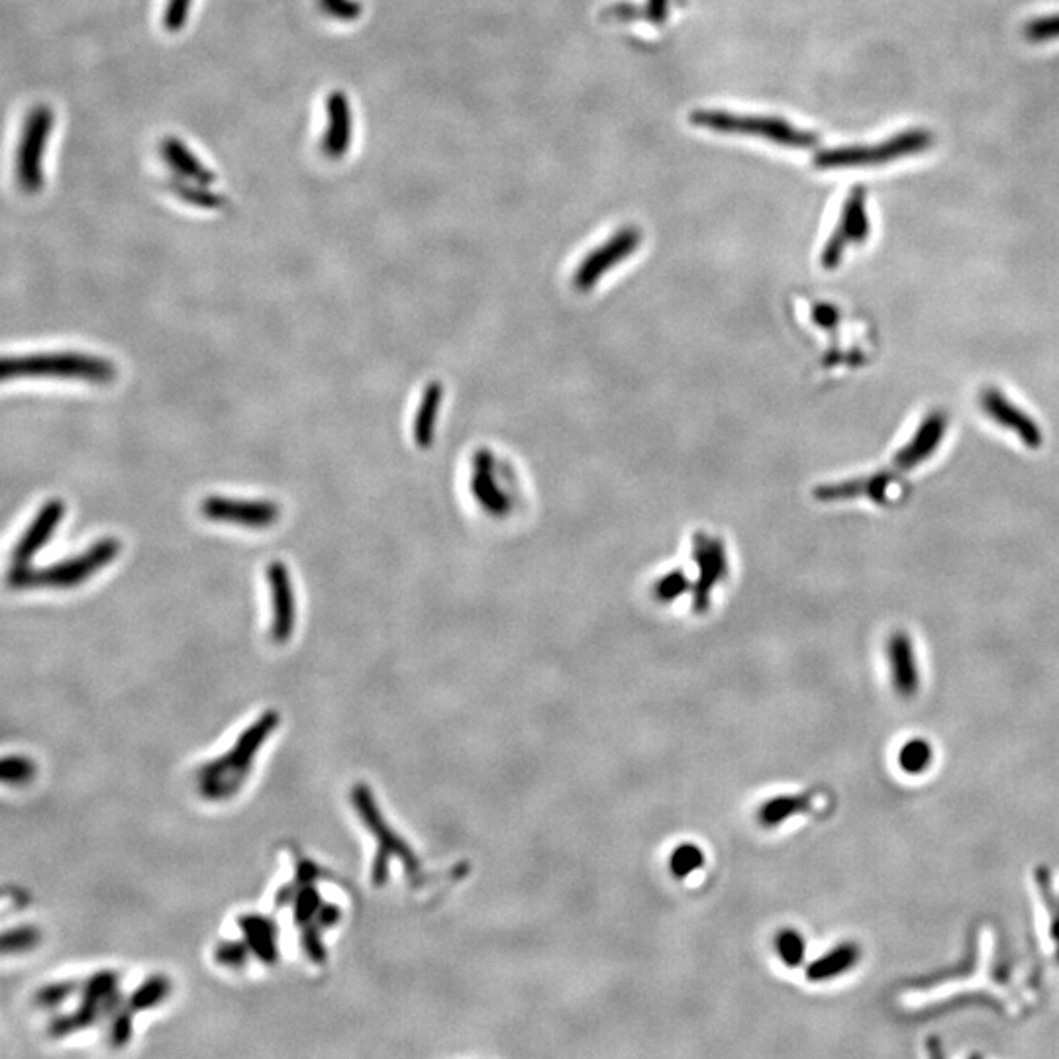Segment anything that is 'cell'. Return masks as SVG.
Wrapping results in <instances>:
<instances>
[{
  "label": "cell",
  "mask_w": 1059,
  "mask_h": 1059,
  "mask_svg": "<svg viewBox=\"0 0 1059 1059\" xmlns=\"http://www.w3.org/2000/svg\"><path fill=\"white\" fill-rule=\"evenodd\" d=\"M277 726L279 714L275 710L263 712L240 734L238 742L224 756L204 763L197 771L201 797L208 801H226L238 795L252 771L253 759Z\"/></svg>",
  "instance_id": "obj_1"
},
{
  "label": "cell",
  "mask_w": 1059,
  "mask_h": 1059,
  "mask_svg": "<svg viewBox=\"0 0 1059 1059\" xmlns=\"http://www.w3.org/2000/svg\"><path fill=\"white\" fill-rule=\"evenodd\" d=\"M120 540L118 538H102L97 544H93L87 552L75 555L67 561H59L50 567H30L20 565L12 567L8 575V583L14 589H71L112 563L116 555L120 554Z\"/></svg>",
  "instance_id": "obj_2"
},
{
  "label": "cell",
  "mask_w": 1059,
  "mask_h": 1059,
  "mask_svg": "<svg viewBox=\"0 0 1059 1059\" xmlns=\"http://www.w3.org/2000/svg\"><path fill=\"white\" fill-rule=\"evenodd\" d=\"M689 122L697 128H705L720 134L730 136H750L759 138L765 142H773L777 146L787 148H814L818 144V136L793 126L791 122L779 118V116H752V114H736L728 110H695L689 114Z\"/></svg>",
  "instance_id": "obj_3"
},
{
  "label": "cell",
  "mask_w": 1059,
  "mask_h": 1059,
  "mask_svg": "<svg viewBox=\"0 0 1059 1059\" xmlns=\"http://www.w3.org/2000/svg\"><path fill=\"white\" fill-rule=\"evenodd\" d=\"M118 375L112 361L87 353H32L20 357H4L2 377H55L81 379L91 383H110Z\"/></svg>",
  "instance_id": "obj_4"
},
{
  "label": "cell",
  "mask_w": 1059,
  "mask_h": 1059,
  "mask_svg": "<svg viewBox=\"0 0 1059 1059\" xmlns=\"http://www.w3.org/2000/svg\"><path fill=\"white\" fill-rule=\"evenodd\" d=\"M352 805L357 816L363 820L365 828L375 836L379 848L377 856L371 865V881L375 887H383L389 879V865L391 859H399L406 869V875H410L414 881L420 877V861L412 848L404 842L403 838L387 824L381 810L377 807L371 789L363 783L353 785Z\"/></svg>",
  "instance_id": "obj_5"
},
{
  "label": "cell",
  "mask_w": 1059,
  "mask_h": 1059,
  "mask_svg": "<svg viewBox=\"0 0 1059 1059\" xmlns=\"http://www.w3.org/2000/svg\"><path fill=\"white\" fill-rule=\"evenodd\" d=\"M932 144H934V134L930 130L914 128V130H905L897 136H891L885 142L873 144V146H848V148L820 150L814 155L812 163L820 171L875 167V165L903 159L908 155L926 152L932 148Z\"/></svg>",
  "instance_id": "obj_6"
},
{
  "label": "cell",
  "mask_w": 1059,
  "mask_h": 1059,
  "mask_svg": "<svg viewBox=\"0 0 1059 1059\" xmlns=\"http://www.w3.org/2000/svg\"><path fill=\"white\" fill-rule=\"evenodd\" d=\"M118 981L120 977L114 971H99L91 975L83 987L81 1007H77L73 1014L57 1016L50 1024V1036L65 1038L122 1009Z\"/></svg>",
  "instance_id": "obj_7"
},
{
  "label": "cell",
  "mask_w": 1059,
  "mask_h": 1059,
  "mask_svg": "<svg viewBox=\"0 0 1059 1059\" xmlns=\"http://www.w3.org/2000/svg\"><path fill=\"white\" fill-rule=\"evenodd\" d=\"M53 130V110L50 106H36L26 116L18 155L16 175L18 183L28 193H38L44 187V153Z\"/></svg>",
  "instance_id": "obj_8"
},
{
  "label": "cell",
  "mask_w": 1059,
  "mask_h": 1059,
  "mask_svg": "<svg viewBox=\"0 0 1059 1059\" xmlns=\"http://www.w3.org/2000/svg\"><path fill=\"white\" fill-rule=\"evenodd\" d=\"M869 230H871V224H869V214H867V191L863 187H854L842 206V214H840L836 230L826 240V246L820 255L822 267L836 269L842 263L844 253L850 246L867 240Z\"/></svg>",
  "instance_id": "obj_9"
},
{
  "label": "cell",
  "mask_w": 1059,
  "mask_h": 1059,
  "mask_svg": "<svg viewBox=\"0 0 1059 1059\" xmlns=\"http://www.w3.org/2000/svg\"><path fill=\"white\" fill-rule=\"evenodd\" d=\"M642 244V232L636 226H624L614 236H610L605 244L597 250L589 253L573 275V285L577 291H591L603 277L606 271L622 263L626 257H630Z\"/></svg>",
  "instance_id": "obj_10"
},
{
  "label": "cell",
  "mask_w": 1059,
  "mask_h": 1059,
  "mask_svg": "<svg viewBox=\"0 0 1059 1059\" xmlns=\"http://www.w3.org/2000/svg\"><path fill=\"white\" fill-rule=\"evenodd\" d=\"M979 404L987 418L1003 430H1009L1028 450H1038L1042 446L1044 434L1040 424L1024 408L1012 403L1009 395L991 387L981 393Z\"/></svg>",
  "instance_id": "obj_11"
},
{
  "label": "cell",
  "mask_w": 1059,
  "mask_h": 1059,
  "mask_svg": "<svg viewBox=\"0 0 1059 1059\" xmlns=\"http://www.w3.org/2000/svg\"><path fill=\"white\" fill-rule=\"evenodd\" d=\"M199 508L208 520L242 524L246 528H267L281 516V508L271 501H240L216 495L202 499Z\"/></svg>",
  "instance_id": "obj_12"
},
{
  "label": "cell",
  "mask_w": 1059,
  "mask_h": 1059,
  "mask_svg": "<svg viewBox=\"0 0 1059 1059\" xmlns=\"http://www.w3.org/2000/svg\"><path fill=\"white\" fill-rule=\"evenodd\" d=\"M273 599V624L271 638L277 644L289 642L295 628V597L289 577V569L283 561H273L267 569Z\"/></svg>",
  "instance_id": "obj_13"
},
{
  "label": "cell",
  "mask_w": 1059,
  "mask_h": 1059,
  "mask_svg": "<svg viewBox=\"0 0 1059 1059\" xmlns=\"http://www.w3.org/2000/svg\"><path fill=\"white\" fill-rule=\"evenodd\" d=\"M948 432V416L944 412L928 414L912 438L895 455V465L903 471L922 465L928 457L936 454L938 446L944 442Z\"/></svg>",
  "instance_id": "obj_14"
},
{
  "label": "cell",
  "mask_w": 1059,
  "mask_h": 1059,
  "mask_svg": "<svg viewBox=\"0 0 1059 1059\" xmlns=\"http://www.w3.org/2000/svg\"><path fill=\"white\" fill-rule=\"evenodd\" d=\"M501 467L497 465V459L487 452H479L473 459V477H471V491L479 505L485 508V512H491L495 516H503L510 508V499L506 493L505 485L501 487Z\"/></svg>",
  "instance_id": "obj_15"
},
{
  "label": "cell",
  "mask_w": 1059,
  "mask_h": 1059,
  "mask_svg": "<svg viewBox=\"0 0 1059 1059\" xmlns=\"http://www.w3.org/2000/svg\"><path fill=\"white\" fill-rule=\"evenodd\" d=\"M887 661L893 689L905 699L914 697L920 689V671L914 642L907 632L891 634L887 642Z\"/></svg>",
  "instance_id": "obj_16"
},
{
  "label": "cell",
  "mask_w": 1059,
  "mask_h": 1059,
  "mask_svg": "<svg viewBox=\"0 0 1059 1059\" xmlns=\"http://www.w3.org/2000/svg\"><path fill=\"white\" fill-rule=\"evenodd\" d=\"M352 138V104L346 93L334 91L326 99V132L322 138V152L332 159H340L350 152Z\"/></svg>",
  "instance_id": "obj_17"
},
{
  "label": "cell",
  "mask_w": 1059,
  "mask_h": 1059,
  "mask_svg": "<svg viewBox=\"0 0 1059 1059\" xmlns=\"http://www.w3.org/2000/svg\"><path fill=\"white\" fill-rule=\"evenodd\" d=\"M63 516H65V503L61 499H51L40 508L38 516L28 526V530L22 534L20 542L16 544V548L12 552L14 567L30 565L32 557L48 544L51 534L55 532V528H57V524L61 522Z\"/></svg>",
  "instance_id": "obj_18"
},
{
  "label": "cell",
  "mask_w": 1059,
  "mask_h": 1059,
  "mask_svg": "<svg viewBox=\"0 0 1059 1059\" xmlns=\"http://www.w3.org/2000/svg\"><path fill=\"white\" fill-rule=\"evenodd\" d=\"M695 555L701 567V579L695 591V610L705 612L708 608V601H710V591L720 579H724L726 554H724V546L720 544V540L701 536L697 538V544H695Z\"/></svg>",
  "instance_id": "obj_19"
},
{
  "label": "cell",
  "mask_w": 1059,
  "mask_h": 1059,
  "mask_svg": "<svg viewBox=\"0 0 1059 1059\" xmlns=\"http://www.w3.org/2000/svg\"><path fill=\"white\" fill-rule=\"evenodd\" d=\"M893 483V477L889 473H877L863 479H854L848 483H836V485H824L816 491V499L820 501H850V499H873L875 503H885L889 485Z\"/></svg>",
  "instance_id": "obj_20"
},
{
  "label": "cell",
  "mask_w": 1059,
  "mask_h": 1059,
  "mask_svg": "<svg viewBox=\"0 0 1059 1059\" xmlns=\"http://www.w3.org/2000/svg\"><path fill=\"white\" fill-rule=\"evenodd\" d=\"M238 926L244 932L246 944L250 946L253 956L267 965H273L279 959L277 948V924L263 914H242L238 916Z\"/></svg>",
  "instance_id": "obj_21"
},
{
  "label": "cell",
  "mask_w": 1059,
  "mask_h": 1059,
  "mask_svg": "<svg viewBox=\"0 0 1059 1059\" xmlns=\"http://www.w3.org/2000/svg\"><path fill=\"white\" fill-rule=\"evenodd\" d=\"M861 959V948L856 942H844L826 952L822 958L814 959L807 967V979L812 983H824L852 971Z\"/></svg>",
  "instance_id": "obj_22"
},
{
  "label": "cell",
  "mask_w": 1059,
  "mask_h": 1059,
  "mask_svg": "<svg viewBox=\"0 0 1059 1059\" xmlns=\"http://www.w3.org/2000/svg\"><path fill=\"white\" fill-rule=\"evenodd\" d=\"M161 155L167 161V165L175 169L183 179L197 181L202 185H212L216 179L214 173L179 138H173V136L165 138L161 142Z\"/></svg>",
  "instance_id": "obj_23"
},
{
  "label": "cell",
  "mask_w": 1059,
  "mask_h": 1059,
  "mask_svg": "<svg viewBox=\"0 0 1059 1059\" xmlns=\"http://www.w3.org/2000/svg\"><path fill=\"white\" fill-rule=\"evenodd\" d=\"M442 397H444V387L438 381H432L422 393V401L414 418V440L422 450H426L432 444L436 414L442 406Z\"/></svg>",
  "instance_id": "obj_24"
},
{
  "label": "cell",
  "mask_w": 1059,
  "mask_h": 1059,
  "mask_svg": "<svg viewBox=\"0 0 1059 1059\" xmlns=\"http://www.w3.org/2000/svg\"><path fill=\"white\" fill-rule=\"evenodd\" d=\"M810 807V795H799V797H793V795H785V797H775V799H769L765 801L761 808H759V822L761 826L765 828H773V826H779L781 822L793 818L795 814L799 812H805Z\"/></svg>",
  "instance_id": "obj_25"
},
{
  "label": "cell",
  "mask_w": 1059,
  "mask_h": 1059,
  "mask_svg": "<svg viewBox=\"0 0 1059 1059\" xmlns=\"http://www.w3.org/2000/svg\"><path fill=\"white\" fill-rule=\"evenodd\" d=\"M169 993H171V981L163 975H153L130 993L126 1007L132 1012L150 1010L161 1005L169 997Z\"/></svg>",
  "instance_id": "obj_26"
},
{
  "label": "cell",
  "mask_w": 1059,
  "mask_h": 1059,
  "mask_svg": "<svg viewBox=\"0 0 1059 1059\" xmlns=\"http://www.w3.org/2000/svg\"><path fill=\"white\" fill-rule=\"evenodd\" d=\"M899 767L907 775H922L934 761V748L924 738H910L899 750Z\"/></svg>",
  "instance_id": "obj_27"
},
{
  "label": "cell",
  "mask_w": 1059,
  "mask_h": 1059,
  "mask_svg": "<svg viewBox=\"0 0 1059 1059\" xmlns=\"http://www.w3.org/2000/svg\"><path fill=\"white\" fill-rule=\"evenodd\" d=\"M171 191L181 199L183 202H189L193 206H199V208H208V210H216V208H222L226 204L224 195H218L216 191L210 189V185H202L197 181H177L171 185Z\"/></svg>",
  "instance_id": "obj_28"
},
{
  "label": "cell",
  "mask_w": 1059,
  "mask_h": 1059,
  "mask_svg": "<svg viewBox=\"0 0 1059 1059\" xmlns=\"http://www.w3.org/2000/svg\"><path fill=\"white\" fill-rule=\"evenodd\" d=\"M775 948H777L779 959L791 969L801 967L807 956V942L803 934L797 932L795 928L781 930L775 938Z\"/></svg>",
  "instance_id": "obj_29"
},
{
  "label": "cell",
  "mask_w": 1059,
  "mask_h": 1059,
  "mask_svg": "<svg viewBox=\"0 0 1059 1059\" xmlns=\"http://www.w3.org/2000/svg\"><path fill=\"white\" fill-rule=\"evenodd\" d=\"M42 940V932L36 928V926H30V924H24V926H16V928H10L4 932L2 936V952L6 956L10 954H26L30 950H34Z\"/></svg>",
  "instance_id": "obj_30"
},
{
  "label": "cell",
  "mask_w": 1059,
  "mask_h": 1059,
  "mask_svg": "<svg viewBox=\"0 0 1059 1059\" xmlns=\"http://www.w3.org/2000/svg\"><path fill=\"white\" fill-rule=\"evenodd\" d=\"M703 865H705V854L695 844H681L679 848L673 850L671 859H669V869L677 879L689 877Z\"/></svg>",
  "instance_id": "obj_31"
},
{
  "label": "cell",
  "mask_w": 1059,
  "mask_h": 1059,
  "mask_svg": "<svg viewBox=\"0 0 1059 1059\" xmlns=\"http://www.w3.org/2000/svg\"><path fill=\"white\" fill-rule=\"evenodd\" d=\"M669 2L671 0H646L644 8H634V6H614L610 8L608 12L616 18H622V20H628V18H636V16H642L646 20H650L652 24L661 26L665 20H667V14H669Z\"/></svg>",
  "instance_id": "obj_32"
},
{
  "label": "cell",
  "mask_w": 1059,
  "mask_h": 1059,
  "mask_svg": "<svg viewBox=\"0 0 1059 1059\" xmlns=\"http://www.w3.org/2000/svg\"><path fill=\"white\" fill-rule=\"evenodd\" d=\"M322 897L316 889V883H310V885H299V891H297V897H295V903H293V912H295V922L297 924H310L314 922L318 910L322 907Z\"/></svg>",
  "instance_id": "obj_33"
},
{
  "label": "cell",
  "mask_w": 1059,
  "mask_h": 1059,
  "mask_svg": "<svg viewBox=\"0 0 1059 1059\" xmlns=\"http://www.w3.org/2000/svg\"><path fill=\"white\" fill-rule=\"evenodd\" d=\"M2 781L6 785H26L36 775V763L24 756H6L2 759Z\"/></svg>",
  "instance_id": "obj_34"
},
{
  "label": "cell",
  "mask_w": 1059,
  "mask_h": 1059,
  "mask_svg": "<svg viewBox=\"0 0 1059 1059\" xmlns=\"http://www.w3.org/2000/svg\"><path fill=\"white\" fill-rule=\"evenodd\" d=\"M75 993H79V983L75 981H61V983H51L42 987L34 1001L38 1007L42 1009H55L59 1005H63L65 1001H69Z\"/></svg>",
  "instance_id": "obj_35"
},
{
  "label": "cell",
  "mask_w": 1059,
  "mask_h": 1059,
  "mask_svg": "<svg viewBox=\"0 0 1059 1059\" xmlns=\"http://www.w3.org/2000/svg\"><path fill=\"white\" fill-rule=\"evenodd\" d=\"M252 950L246 942H236V940H230V942H222L214 948V961L222 967H228V969H242L248 958H250Z\"/></svg>",
  "instance_id": "obj_36"
},
{
  "label": "cell",
  "mask_w": 1059,
  "mask_h": 1059,
  "mask_svg": "<svg viewBox=\"0 0 1059 1059\" xmlns=\"http://www.w3.org/2000/svg\"><path fill=\"white\" fill-rule=\"evenodd\" d=\"M193 0H167L163 12V26L167 32H181L191 16Z\"/></svg>",
  "instance_id": "obj_37"
},
{
  "label": "cell",
  "mask_w": 1059,
  "mask_h": 1059,
  "mask_svg": "<svg viewBox=\"0 0 1059 1059\" xmlns=\"http://www.w3.org/2000/svg\"><path fill=\"white\" fill-rule=\"evenodd\" d=\"M1024 36L1030 42H1050L1059 38V14L1054 16H1042L1036 20H1030L1024 28Z\"/></svg>",
  "instance_id": "obj_38"
},
{
  "label": "cell",
  "mask_w": 1059,
  "mask_h": 1059,
  "mask_svg": "<svg viewBox=\"0 0 1059 1059\" xmlns=\"http://www.w3.org/2000/svg\"><path fill=\"white\" fill-rule=\"evenodd\" d=\"M132 1016H134V1012L128 1007L112 1014L110 1036H108V1042L112 1046L120 1048V1046H126L130 1042V1038H132Z\"/></svg>",
  "instance_id": "obj_39"
},
{
  "label": "cell",
  "mask_w": 1059,
  "mask_h": 1059,
  "mask_svg": "<svg viewBox=\"0 0 1059 1059\" xmlns=\"http://www.w3.org/2000/svg\"><path fill=\"white\" fill-rule=\"evenodd\" d=\"M320 6L328 16L344 22L359 18L363 12V4L357 0H320Z\"/></svg>",
  "instance_id": "obj_40"
},
{
  "label": "cell",
  "mask_w": 1059,
  "mask_h": 1059,
  "mask_svg": "<svg viewBox=\"0 0 1059 1059\" xmlns=\"http://www.w3.org/2000/svg\"><path fill=\"white\" fill-rule=\"evenodd\" d=\"M322 930L310 922V924H304L303 926V948L304 954L310 958V961L314 963H324L326 961V950H324V944H322Z\"/></svg>",
  "instance_id": "obj_41"
},
{
  "label": "cell",
  "mask_w": 1059,
  "mask_h": 1059,
  "mask_svg": "<svg viewBox=\"0 0 1059 1059\" xmlns=\"http://www.w3.org/2000/svg\"><path fill=\"white\" fill-rule=\"evenodd\" d=\"M689 583L681 573H669L661 581H657L656 597L663 603H669L677 597H681L687 591Z\"/></svg>",
  "instance_id": "obj_42"
},
{
  "label": "cell",
  "mask_w": 1059,
  "mask_h": 1059,
  "mask_svg": "<svg viewBox=\"0 0 1059 1059\" xmlns=\"http://www.w3.org/2000/svg\"><path fill=\"white\" fill-rule=\"evenodd\" d=\"M342 918V910L332 903H322V907L318 910L316 918H314V924L324 932V930H330L334 928Z\"/></svg>",
  "instance_id": "obj_43"
},
{
  "label": "cell",
  "mask_w": 1059,
  "mask_h": 1059,
  "mask_svg": "<svg viewBox=\"0 0 1059 1059\" xmlns=\"http://www.w3.org/2000/svg\"><path fill=\"white\" fill-rule=\"evenodd\" d=\"M322 877H324V873H322V869H320L316 863H312V861H308V859H301V861L297 863V883H299V885L316 883V881L322 879Z\"/></svg>",
  "instance_id": "obj_44"
},
{
  "label": "cell",
  "mask_w": 1059,
  "mask_h": 1059,
  "mask_svg": "<svg viewBox=\"0 0 1059 1059\" xmlns=\"http://www.w3.org/2000/svg\"><path fill=\"white\" fill-rule=\"evenodd\" d=\"M838 318H840V312H838V308L832 306V304H818V306H814V310H812V320L818 322L820 326H828V328H830V326H836Z\"/></svg>",
  "instance_id": "obj_45"
},
{
  "label": "cell",
  "mask_w": 1059,
  "mask_h": 1059,
  "mask_svg": "<svg viewBox=\"0 0 1059 1059\" xmlns=\"http://www.w3.org/2000/svg\"><path fill=\"white\" fill-rule=\"evenodd\" d=\"M1052 928H1054V938H1056V940H1058V944H1059V910H1058V918H1056V922H1054V926H1052Z\"/></svg>",
  "instance_id": "obj_46"
}]
</instances>
